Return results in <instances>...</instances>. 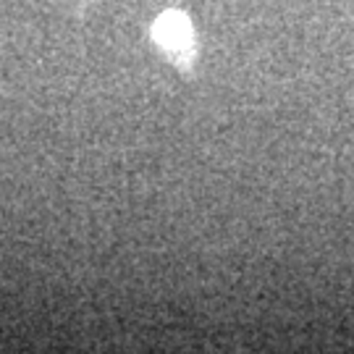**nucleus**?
Here are the masks:
<instances>
[{"label": "nucleus", "instance_id": "obj_1", "mask_svg": "<svg viewBox=\"0 0 354 354\" xmlns=\"http://www.w3.org/2000/svg\"><path fill=\"white\" fill-rule=\"evenodd\" d=\"M152 37L174 58H192L194 55V32H192L189 19L178 11H165L155 26Z\"/></svg>", "mask_w": 354, "mask_h": 354}]
</instances>
